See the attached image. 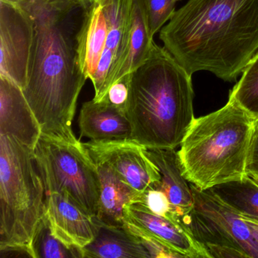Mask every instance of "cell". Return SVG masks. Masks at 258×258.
<instances>
[{
	"label": "cell",
	"instance_id": "cell-4",
	"mask_svg": "<svg viewBox=\"0 0 258 258\" xmlns=\"http://www.w3.org/2000/svg\"><path fill=\"white\" fill-rule=\"evenodd\" d=\"M254 122L229 98L217 111L195 118L177 152L187 180L206 190L245 176Z\"/></svg>",
	"mask_w": 258,
	"mask_h": 258
},
{
	"label": "cell",
	"instance_id": "cell-20",
	"mask_svg": "<svg viewBox=\"0 0 258 258\" xmlns=\"http://www.w3.org/2000/svg\"><path fill=\"white\" fill-rule=\"evenodd\" d=\"M209 189L244 220L258 224V185L250 176L246 175Z\"/></svg>",
	"mask_w": 258,
	"mask_h": 258
},
{
	"label": "cell",
	"instance_id": "cell-30",
	"mask_svg": "<svg viewBox=\"0 0 258 258\" xmlns=\"http://www.w3.org/2000/svg\"><path fill=\"white\" fill-rule=\"evenodd\" d=\"M9 1H11V2H14V3H19L22 1V0H9Z\"/></svg>",
	"mask_w": 258,
	"mask_h": 258
},
{
	"label": "cell",
	"instance_id": "cell-19",
	"mask_svg": "<svg viewBox=\"0 0 258 258\" xmlns=\"http://www.w3.org/2000/svg\"><path fill=\"white\" fill-rule=\"evenodd\" d=\"M153 38L149 28L144 0H134L129 43L114 83L131 75L147 59L155 44Z\"/></svg>",
	"mask_w": 258,
	"mask_h": 258
},
{
	"label": "cell",
	"instance_id": "cell-5",
	"mask_svg": "<svg viewBox=\"0 0 258 258\" xmlns=\"http://www.w3.org/2000/svg\"><path fill=\"white\" fill-rule=\"evenodd\" d=\"M45 201L34 151L0 135V251L33 258V238L46 215Z\"/></svg>",
	"mask_w": 258,
	"mask_h": 258
},
{
	"label": "cell",
	"instance_id": "cell-22",
	"mask_svg": "<svg viewBox=\"0 0 258 258\" xmlns=\"http://www.w3.org/2000/svg\"><path fill=\"white\" fill-rule=\"evenodd\" d=\"M32 255L33 258H83L81 250L69 247L52 234L46 215L33 238Z\"/></svg>",
	"mask_w": 258,
	"mask_h": 258
},
{
	"label": "cell",
	"instance_id": "cell-10",
	"mask_svg": "<svg viewBox=\"0 0 258 258\" xmlns=\"http://www.w3.org/2000/svg\"><path fill=\"white\" fill-rule=\"evenodd\" d=\"M108 20L105 49L92 80L95 101H102L114 84L116 73L126 55L134 0H101Z\"/></svg>",
	"mask_w": 258,
	"mask_h": 258
},
{
	"label": "cell",
	"instance_id": "cell-6",
	"mask_svg": "<svg viewBox=\"0 0 258 258\" xmlns=\"http://www.w3.org/2000/svg\"><path fill=\"white\" fill-rule=\"evenodd\" d=\"M34 156L46 194L66 191L90 215L96 217L100 180L97 166L84 143L42 134Z\"/></svg>",
	"mask_w": 258,
	"mask_h": 258
},
{
	"label": "cell",
	"instance_id": "cell-26",
	"mask_svg": "<svg viewBox=\"0 0 258 258\" xmlns=\"http://www.w3.org/2000/svg\"><path fill=\"white\" fill-rule=\"evenodd\" d=\"M131 75L123 77L112 84L102 100L126 111L130 93Z\"/></svg>",
	"mask_w": 258,
	"mask_h": 258
},
{
	"label": "cell",
	"instance_id": "cell-25",
	"mask_svg": "<svg viewBox=\"0 0 258 258\" xmlns=\"http://www.w3.org/2000/svg\"><path fill=\"white\" fill-rule=\"evenodd\" d=\"M179 0H144L151 34L155 36L174 14Z\"/></svg>",
	"mask_w": 258,
	"mask_h": 258
},
{
	"label": "cell",
	"instance_id": "cell-11",
	"mask_svg": "<svg viewBox=\"0 0 258 258\" xmlns=\"http://www.w3.org/2000/svg\"><path fill=\"white\" fill-rule=\"evenodd\" d=\"M46 217L52 234L81 250L97 235L99 223L66 191L46 194Z\"/></svg>",
	"mask_w": 258,
	"mask_h": 258
},
{
	"label": "cell",
	"instance_id": "cell-7",
	"mask_svg": "<svg viewBox=\"0 0 258 258\" xmlns=\"http://www.w3.org/2000/svg\"><path fill=\"white\" fill-rule=\"evenodd\" d=\"M194 205L179 223L205 247L236 250L243 257L258 258V241L247 220L220 200L211 189L191 184Z\"/></svg>",
	"mask_w": 258,
	"mask_h": 258
},
{
	"label": "cell",
	"instance_id": "cell-14",
	"mask_svg": "<svg viewBox=\"0 0 258 258\" xmlns=\"http://www.w3.org/2000/svg\"><path fill=\"white\" fill-rule=\"evenodd\" d=\"M81 137L93 141L129 140L132 126L126 111L105 100L83 104L79 116Z\"/></svg>",
	"mask_w": 258,
	"mask_h": 258
},
{
	"label": "cell",
	"instance_id": "cell-17",
	"mask_svg": "<svg viewBox=\"0 0 258 258\" xmlns=\"http://www.w3.org/2000/svg\"><path fill=\"white\" fill-rule=\"evenodd\" d=\"M81 253L83 258H151L143 244L124 226L100 223L96 238L81 249Z\"/></svg>",
	"mask_w": 258,
	"mask_h": 258
},
{
	"label": "cell",
	"instance_id": "cell-16",
	"mask_svg": "<svg viewBox=\"0 0 258 258\" xmlns=\"http://www.w3.org/2000/svg\"><path fill=\"white\" fill-rule=\"evenodd\" d=\"M100 180V199L96 220L107 226L124 225L123 208L131 203L139 191L133 188L106 163L95 161Z\"/></svg>",
	"mask_w": 258,
	"mask_h": 258
},
{
	"label": "cell",
	"instance_id": "cell-2",
	"mask_svg": "<svg viewBox=\"0 0 258 258\" xmlns=\"http://www.w3.org/2000/svg\"><path fill=\"white\" fill-rule=\"evenodd\" d=\"M159 37L190 75L233 82L258 52V0H188Z\"/></svg>",
	"mask_w": 258,
	"mask_h": 258
},
{
	"label": "cell",
	"instance_id": "cell-9",
	"mask_svg": "<svg viewBox=\"0 0 258 258\" xmlns=\"http://www.w3.org/2000/svg\"><path fill=\"white\" fill-rule=\"evenodd\" d=\"M94 161L106 163L122 179L139 192L161 181V174L147 155V148L134 140L84 143Z\"/></svg>",
	"mask_w": 258,
	"mask_h": 258
},
{
	"label": "cell",
	"instance_id": "cell-23",
	"mask_svg": "<svg viewBox=\"0 0 258 258\" xmlns=\"http://www.w3.org/2000/svg\"><path fill=\"white\" fill-rule=\"evenodd\" d=\"M160 182L138 194L131 203L137 204L157 215L179 222L166 193L161 189Z\"/></svg>",
	"mask_w": 258,
	"mask_h": 258
},
{
	"label": "cell",
	"instance_id": "cell-29",
	"mask_svg": "<svg viewBox=\"0 0 258 258\" xmlns=\"http://www.w3.org/2000/svg\"><path fill=\"white\" fill-rule=\"evenodd\" d=\"M250 177L258 185V176H250Z\"/></svg>",
	"mask_w": 258,
	"mask_h": 258
},
{
	"label": "cell",
	"instance_id": "cell-28",
	"mask_svg": "<svg viewBox=\"0 0 258 258\" xmlns=\"http://www.w3.org/2000/svg\"><path fill=\"white\" fill-rule=\"evenodd\" d=\"M247 223H248L249 226H250V229H251L252 232H253V235H254L255 238H256V240L258 241V224L256 223H253V222L248 221L247 220Z\"/></svg>",
	"mask_w": 258,
	"mask_h": 258
},
{
	"label": "cell",
	"instance_id": "cell-21",
	"mask_svg": "<svg viewBox=\"0 0 258 258\" xmlns=\"http://www.w3.org/2000/svg\"><path fill=\"white\" fill-rule=\"evenodd\" d=\"M229 98L247 111L255 120H258V52L243 71Z\"/></svg>",
	"mask_w": 258,
	"mask_h": 258
},
{
	"label": "cell",
	"instance_id": "cell-24",
	"mask_svg": "<svg viewBox=\"0 0 258 258\" xmlns=\"http://www.w3.org/2000/svg\"><path fill=\"white\" fill-rule=\"evenodd\" d=\"M123 226L143 244L149 252L151 258L183 257L180 253L175 251L165 243L142 228L127 221H124Z\"/></svg>",
	"mask_w": 258,
	"mask_h": 258
},
{
	"label": "cell",
	"instance_id": "cell-31",
	"mask_svg": "<svg viewBox=\"0 0 258 258\" xmlns=\"http://www.w3.org/2000/svg\"><path fill=\"white\" fill-rule=\"evenodd\" d=\"M84 1H95V0H84Z\"/></svg>",
	"mask_w": 258,
	"mask_h": 258
},
{
	"label": "cell",
	"instance_id": "cell-13",
	"mask_svg": "<svg viewBox=\"0 0 258 258\" xmlns=\"http://www.w3.org/2000/svg\"><path fill=\"white\" fill-rule=\"evenodd\" d=\"M123 215L124 221L147 231L183 257H211L206 247L179 222L157 215L134 203L125 205Z\"/></svg>",
	"mask_w": 258,
	"mask_h": 258
},
{
	"label": "cell",
	"instance_id": "cell-3",
	"mask_svg": "<svg viewBox=\"0 0 258 258\" xmlns=\"http://www.w3.org/2000/svg\"><path fill=\"white\" fill-rule=\"evenodd\" d=\"M190 75L155 43L147 59L131 75L126 113L131 140L147 149H176L195 120Z\"/></svg>",
	"mask_w": 258,
	"mask_h": 258
},
{
	"label": "cell",
	"instance_id": "cell-1",
	"mask_svg": "<svg viewBox=\"0 0 258 258\" xmlns=\"http://www.w3.org/2000/svg\"><path fill=\"white\" fill-rule=\"evenodd\" d=\"M94 1L22 0L34 23L28 81L24 94L42 133L68 141L80 93L87 78L80 59V41Z\"/></svg>",
	"mask_w": 258,
	"mask_h": 258
},
{
	"label": "cell",
	"instance_id": "cell-15",
	"mask_svg": "<svg viewBox=\"0 0 258 258\" xmlns=\"http://www.w3.org/2000/svg\"><path fill=\"white\" fill-rule=\"evenodd\" d=\"M147 155L161 174L160 186L179 218L189 214L194 205L191 183L182 173L175 149H147Z\"/></svg>",
	"mask_w": 258,
	"mask_h": 258
},
{
	"label": "cell",
	"instance_id": "cell-27",
	"mask_svg": "<svg viewBox=\"0 0 258 258\" xmlns=\"http://www.w3.org/2000/svg\"><path fill=\"white\" fill-rule=\"evenodd\" d=\"M245 173L248 176H258V120H255L253 125L246 161Z\"/></svg>",
	"mask_w": 258,
	"mask_h": 258
},
{
	"label": "cell",
	"instance_id": "cell-18",
	"mask_svg": "<svg viewBox=\"0 0 258 258\" xmlns=\"http://www.w3.org/2000/svg\"><path fill=\"white\" fill-rule=\"evenodd\" d=\"M108 20L101 0H95L86 21L80 41L81 67L87 79L94 78L105 49Z\"/></svg>",
	"mask_w": 258,
	"mask_h": 258
},
{
	"label": "cell",
	"instance_id": "cell-8",
	"mask_svg": "<svg viewBox=\"0 0 258 258\" xmlns=\"http://www.w3.org/2000/svg\"><path fill=\"white\" fill-rule=\"evenodd\" d=\"M34 42V23L18 3L0 0V76L25 90Z\"/></svg>",
	"mask_w": 258,
	"mask_h": 258
},
{
	"label": "cell",
	"instance_id": "cell-12",
	"mask_svg": "<svg viewBox=\"0 0 258 258\" xmlns=\"http://www.w3.org/2000/svg\"><path fill=\"white\" fill-rule=\"evenodd\" d=\"M42 134L23 90L9 78L0 76V135L13 137L34 151Z\"/></svg>",
	"mask_w": 258,
	"mask_h": 258
}]
</instances>
